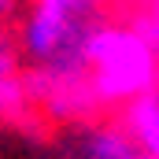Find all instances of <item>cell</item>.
<instances>
[{
  "label": "cell",
  "instance_id": "1",
  "mask_svg": "<svg viewBox=\"0 0 159 159\" xmlns=\"http://www.w3.org/2000/svg\"><path fill=\"white\" fill-rule=\"evenodd\" d=\"M100 26V0H34L19 26V56L52 74L85 70V44Z\"/></svg>",
  "mask_w": 159,
  "mask_h": 159
},
{
  "label": "cell",
  "instance_id": "2",
  "mask_svg": "<svg viewBox=\"0 0 159 159\" xmlns=\"http://www.w3.org/2000/svg\"><path fill=\"white\" fill-rule=\"evenodd\" d=\"M85 74L93 81L104 111H119L126 100L156 89V48L133 22H104L89 34Z\"/></svg>",
  "mask_w": 159,
  "mask_h": 159
},
{
  "label": "cell",
  "instance_id": "3",
  "mask_svg": "<svg viewBox=\"0 0 159 159\" xmlns=\"http://www.w3.org/2000/svg\"><path fill=\"white\" fill-rule=\"evenodd\" d=\"M22 78H26L30 104L41 107L52 122L85 126V122H93L104 111V104H100V96H96V89H93L85 70H78V74H52V70L30 67Z\"/></svg>",
  "mask_w": 159,
  "mask_h": 159
},
{
  "label": "cell",
  "instance_id": "4",
  "mask_svg": "<svg viewBox=\"0 0 159 159\" xmlns=\"http://www.w3.org/2000/svg\"><path fill=\"white\" fill-rule=\"evenodd\" d=\"M119 122L133 137V144L141 148V156L159 159V85L133 96V100H126L119 107Z\"/></svg>",
  "mask_w": 159,
  "mask_h": 159
},
{
  "label": "cell",
  "instance_id": "5",
  "mask_svg": "<svg viewBox=\"0 0 159 159\" xmlns=\"http://www.w3.org/2000/svg\"><path fill=\"white\" fill-rule=\"evenodd\" d=\"M78 156L89 159H137L141 148L122 126H89L78 137Z\"/></svg>",
  "mask_w": 159,
  "mask_h": 159
},
{
  "label": "cell",
  "instance_id": "6",
  "mask_svg": "<svg viewBox=\"0 0 159 159\" xmlns=\"http://www.w3.org/2000/svg\"><path fill=\"white\" fill-rule=\"evenodd\" d=\"M30 93L26 78L19 70H4L0 74V122H26L30 119Z\"/></svg>",
  "mask_w": 159,
  "mask_h": 159
},
{
  "label": "cell",
  "instance_id": "7",
  "mask_svg": "<svg viewBox=\"0 0 159 159\" xmlns=\"http://www.w3.org/2000/svg\"><path fill=\"white\" fill-rule=\"evenodd\" d=\"M4 70H19V44L7 37V30L0 22V74Z\"/></svg>",
  "mask_w": 159,
  "mask_h": 159
},
{
  "label": "cell",
  "instance_id": "8",
  "mask_svg": "<svg viewBox=\"0 0 159 159\" xmlns=\"http://www.w3.org/2000/svg\"><path fill=\"white\" fill-rule=\"evenodd\" d=\"M15 7H19V0H0V22H7L15 15Z\"/></svg>",
  "mask_w": 159,
  "mask_h": 159
},
{
  "label": "cell",
  "instance_id": "9",
  "mask_svg": "<svg viewBox=\"0 0 159 159\" xmlns=\"http://www.w3.org/2000/svg\"><path fill=\"white\" fill-rule=\"evenodd\" d=\"M148 11H152V15H159V0H152V4H148Z\"/></svg>",
  "mask_w": 159,
  "mask_h": 159
}]
</instances>
